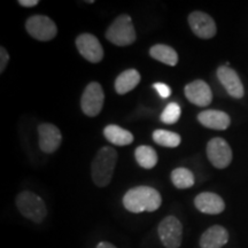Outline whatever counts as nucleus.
Segmentation results:
<instances>
[{
	"label": "nucleus",
	"mask_w": 248,
	"mask_h": 248,
	"mask_svg": "<svg viewBox=\"0 0 248 248\" xmlns=\"http://www.w3.org/2000/svg\"><path fill=\"white\" fill-rule=\"evenodd\" d=\"M161 203H162V198L159 191L151 186L132 187L123 197L124 208L135 214L155 212L160 208Z\"/></svg>",
	"instance_id": "f257e3e1"
},
{
	"label": "nucleus",
	"mask_w": 248,
	"mask_h": 248,
	"mask_svg": "<svg viewBox=\"0 0 248 248\" xmlns=\"http://www.w3.org/2000/svg\"><path fill=\"white\" fill-rule=\"evenodd\" d=\"M117 161V152L110 146L101 147L91 164L92 181L98 187H106L113 178Z\"/></svg>",
	"instance_id": "f03ea898"
},
{
	"label": "nucleus",
	"mask_w": 248,
	"mask_h": 248,
	"mask_svg": "<svg viewBox=\"0 0 248 248\" xmlns=\"http://www.w3.org/2000/svg\"><path fill=\"white\" fill-rule=\"evenodd\" d=\"M108 42L116 46H129L136 42V30L131 17L128 14H121L108 27L105 33Z\"/></svg>",
	"instance_id": "7ed1b4c3"
},
{
	"label": "nucleus",
	"mask_w": 248,
	"mask_h": 248,
	"mask_svg": "<svg viewBox=\"0 0 248 248\" xmlns=\"http://www.w3.org/2000/svg\"><path fill=\"white\" fill-rule=\"evenodd\" d=\"M15 203H16L18 212L26 218L37 224L44 221L47 215V208H46L44 200L33 192L23 191L18 193Z\"/></svg>",
	"instance_id": "20e7f679"
},
{
	"label": "nucleus",
	"mask_w": 248,
	"mask_h": 248,
	"mask_svg": "<svg viewBox=\"0 0 248 248\" xmlns=\"http://www.w3.org/2000/svg\"><path fill=\"white\" fill-rule=\"evenodd\" d=\"M27 32L39 42H49L55 38L58 33L57 24L45 15L36 14L28 17L26 21Z\"/></svg>",
	"instance_id": "39448f33"
},
{
	"label": "nucleus",
	"mask_w": 248,
	"mask_h": 248,
	"mask_svg": "<svg viewBox=\"0 0 248 248\" xmlns=\"http://www.w3.org/2000/svg\"><path fill=\"white\" fill-rule=\"evenodd\" d=\"M105 93L98 82H91L86 85L80 98V108L89 117H95L100 114L104 107Z\"/></svg>",
	"instance_id": "423d86ee"
},
{
	"label": "nucleus",
	"mask_w": 248,
	"mask_h": 248,
	"mask_svg": "<svg viewBox=\"0 0 248 248\" xmlns=\"http://www.w3.org/2000/svg\"><path fill=\"white\" fill-rule=\"evenodd\" d=\"M159 238L166 248H179L183 239V225L177 217L167 216L157 226Z\"/></svg>",
	"instance_id": "0eeeda50"
},
{
	"label": "nucleus",
	"mask_w": 248,
	"mask_h": 248,
	"mask_svg": "<svg viewBox=\"0 0 248 248\" xmlns=\"http://www.w3.org/2000/svg\"><path fill=\"white\" fill-rule=\"evenodd\" d=\"M207 157L217 169H224L232 161V150L230 145L223 138L210 139L207 144Z\"/></svg>",
	"instance_id": "6e6552de"
},
{
	"label": "nucleus",
	"mask_w": 248,
	"mask_h": 248,
	"mask_svg": "<svg viewBox=\"0 0 248 248\" xmlns=\"http://www.w3.org/2000/svg\"><path fill=\"white\" fill-rule=\"evenodd\" d=\"M75 44L80 55L91 63H99L104 59V48L99 39L92 33H80Z\"/></svg>",
	"instance_id": "1a4fd4ad"
},
{
	"label": "nucleus",
	"mask_w": 248,
	"mask_h": 248,
	"mask_svg": "<svg viewBox=\"0 0 248 248\" xmlns=\"http://www.w3.org/2000/svg\"><path fill=\"white\" fill-rule=\"evenodd\" d=\"M188 24L197 37L202 39H210L216 35V23L214 18L203 12L195 11L188 15Z\"/></svg>",
	"instance_id": "9d476101"
},
{
	"label": "nucleus",
	"mask_w": 248,
	"mask_h": 248,
	"mask_svg": "<svg viewBox=\"0 0 248 248\" xmlns=\"http://www.w3.org/2000/svg\"><path fill=\"white\" fill-rule=\"evenodd\" d=\"M62 141L61 131L51 123H42L38 125V145L40 151L52 154L58 151Z\"/></svg>",
	"instance_id": "9b49d317"
},
{
	"label": "nucleus",
	"mask_w": 248,
	"mask_h": 248,
	"mask_svg": "<svg viewBox=\"0 0 248 248\" xmlns=\"http://www.w3.org/2000/svg\"><path fill=\"white\" fill-rule=\"evenodd\" d=\"M185 97L198 107H206L212 104L213 92L210 86L202 79H197L185 86Z\"/></svg>",
	"instance_id": "f8f14e48"
},
{
	"label": "nucleus",
	"mask_w": 248,
	"mask_h": 248,
	"mask_svg": "<svg viewBox=\"0 0 248 248\" xmlns=\"http://www.w3.org/2000/svg\"><path fill=\"white\" fill-rule=\"evenodd\" d=\"M217 77H218V80L221 82L223 88L232 98L240 99L244 97L245 89L243 82L234 69L229 66H221L217 69Z\"/></svg>",
	"instance_id": "ddd939ff"
},
{
	"label": "nucleus",
	"mask_w": 248,
	"mask_h": 248,
	"mask_svg": "<svg viewBox=\"0 0 248 248\" xmlns=\"http://www.w3.org/2000/svg\"><path fill=\"white\" fill-rule=\"evenodd\" d=\"M194 204L198 210L208 215H217L224 212L225 203L218 194L213 192H202L194 199Z\"/></svg>",
	"instance_id": "4468645a"
},
{
	"label": "nucleus",
	"mask_w": 248,
	"mask_h": 248,
	"mask_svg": "<svg viewBox=\"0 0 248 248\" xmlns=\"http://www.w3.org/2000/svg\"><path fill=\"white\" fill-rule=\"evenodd\" d=\"M198 121L200 124L213 130H226L230 126L231 119L228 114L222 110L207 109L199 113Z\"/></svg>",
	"instance_id": "2eb2a0df"
},
{
	"label": "nucleus",
	"mask_w": 248,
	"mask_h": 248,
	"mask_svg": "<svg viewBox=\"0 0 248 248\" xmlns=\"http://www.w3.org/2000/svg\"><path fill=\"white\" fill-rule=\"evenodd\" d=\"M229 241V232L224 226L213 225L200 238L201 248H222Z\"/></svg>",
	"instance_id": "dca6fc26"
},
{
	"label": "nucleus",
	"mask_w": 248,
	"mask_h": 248,
	"mask_svg": "<svg viewBox=\"0 0 248 248\" xmlns=\"http://www.w3.org/2000/svg\"><path fill=\"white\" fill-rule=\"evenodd\" d=\"M140 83V74L136 69H126L121 73L114 83V88L119 94H125Z\"/></svg>",
	"instance_id": "f3484780"
},
{
	"label": "nucleus",
	"mask_w": 248,
	"mask_h": 248,
	"mask_svg": "<svg viewBox=\"0 0 248 248\" xmlns=\"http://www.w3.org/2000/svg\"><path fill=\"white\" fill-rule=\"evenodd\" d=\"M104 136L110 144L116 146H128L133 142V135L128 130L121 128L116 124H109L104 129Z\"/></svg>",
	"instance_id": "a211bd4d"
},
{
	"label": "nucleus",
	"mask_w": 248,
	"mask_h": 248,
	"mask_svg": "<svg viewBox=\"0 0 248 248\" xmlns=\"http://www.w3.org/2000/svg\"><path fill=\"white\" fill-rule=\"evenodd\" d=\"M150 55L154 60L175 67L178 62V54L172 47L168 45L156 44L150 48Z\"/></svg>",
	"instance_id": "6ab92c4d"
},
{
	"label": "nucleus",
	"mask_w": 248,
	"mask_h": 248,
	"mask_svg": "<svg viewBox=\"0 0 248 248\" xmlns=\"http://www.w3.org/2000/svg\"><path fill=\"white\" fill-rule=\"evenodd\" d=\"M135 157L141 168L150 170L154 168L157 163V154L153 147L141 145L135 151Z\"/></svg>",
	"instance_id": "aec40b11"
},
{
	"label": "nucleus",
	"mask_w": 248,
	"mask_h": 248,
	"mask_svg": "<svg viewBox=\"0 0 248 248\" xmlns=\"http://www.w3.org/2000/svg\"><path fill=\"white\" fill-rule=\"evenodd\" d=\"M171 182L175 187L179 190H185V188H190L194 185V175L191 170L186 168H176L172 170L171 175H170Z\"/></svg>",
	"instance_id": "412c9836"
},
{
	"label": "nucleus",
	"mask_w": 248,
	"mask_h": 248,
	"mask_svg": "<svg viewBox=\"0 0 248 248\" xmlns=\"http://www.w3.org/2000/svg\"><path fill=\"white\" fill-rule=\"evenodd\" d=\"M153 137L154 142H156L157 145L163 147H170V148H175L181 145L182 138L178 133L172 132V131H168V130H155L152 135Z\"/></svg>",
	"instance_id": "4be33fe9"
},
{
	"label": "nucleus",
	"mask_w": 248,
	"mask_h": 248,
	"mask_svg": "<svg viewBox=\"0 0 248 248\" xmlns=\"http://www.w3.org/2000/svg\"><path fill=\"white\" fill-rule=\"evenodd\" d=\"M181 106L176 102H170L169 105H167V107L164 108L162 113H161V122L164 124H175L177 123L179 119H181Z\"/></svg>",
	"instance_id": "5701e85b"
},
{
	"label": "nucleus",
	"mask_w": 248,
	"mask_h": 248,
	"mask_svg": "<svg viewBox=\"0 0 248 248\" xmlns=\"http://www.w3.org/2000/svg\"><path fill=\"white\" fill-rule=\"evenodd\" d=\"M153 88L156 90L160 97L163 99L170 97V94H171V89L167 84H164V83H155V84H153Z\"/></svg>",
	"instance_id": "b1692460"
},
{
	"label": "nucleus",
	"mask_w": 248,
	"mask_h": 248,
	"mask_svg": "<svg viewBox=\"0 0 248 248\" xmlns=\"http://www.w3.org/2000/svg\"><path fill=\"white\" fill-rule=\"evenodd\" d=\"M9 61L8 52L5 47H0V73H4Z\"/></svg>",
	"instance_id": "393cba45"
},
{
	"label": "nucleus",
	"mask_w": 248,
	"mask_h": 248,
	"mask_svg": "<svg viewBox=\"0 0 248 248\" xmlns=\"http://www.w3.org/2000/svg\"><path fill=\"white\" fill-rule=\"evenodd\" d=\"M18 5H21L22 7H28V8H31V7H35L39 4L38 0H18Z\"/></svg>",
	"instance_id": "a878e982"
},
{
	"label": "nucleus",
	"mask_w": 248,
	"mask_h": 248,
	"mask_svg": "<svg viewBox=\"0 0 248 248\" xmlns=\"http://www.w3.org/2000/svg\"><path fill=\"white\" fill-rule=\"evenodd\" d=\"M97 248H117L114 246L113 244L108 243V241H101V243H99L97 245Z\"/></svg>",
	"instance_id": "bb28decb"
}]
</instances>
